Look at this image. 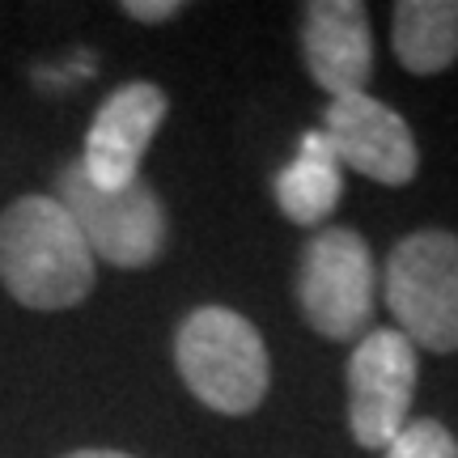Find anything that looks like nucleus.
I'll return each instance as SVG.
<instances>
[{"instance_id": "f257e3e1", "label": "nucleus", "mask_w": 458, "mask_h": 458, "mask_svg": "<svg viewBox=\"0 0 458 458\" xmlns=\"http://www.w3.org/2000/svg\"><path fill=\"white\" fill-rule=\"evenodd\" d=\"M98 259L55 196H21L0 213V284L30 310H68L89 297Z\"/></svg>"}, {"instance_id": "f03ea898", "label": "nucleus", "mask_w": 458, "mask_h": 458, "mask_svg": "<svg viewBox=\"0 0 458 458\" xmlns=\"http://www.w3.org/2000/svg\"><path fill=\"white\" fill-rule=\"evenodd\" d=\"M174 365L187 391L221 416H246L263 403L272 382L267 344L250 318L225 306H199L179 323Z\"/></svg>"}, {"instance_id": "7ed1b4c3", "label": "nucleus", "mask_w": 458, "mask_h": 458, "mask_svg": "<svg viewBox=\"0 0 458 458\" xmlns=\"http://www.w3.org/2000/svg\"><path fill=\"white\" fill-rule=\"evenodd\" d=\"M386 306L425 352H458V233L416 229L386 259Z\"/></svg>"}, {"instance_id": "20e7f679", "label": "nucleus", "mask_w": 458, "mask_h": 458, "mask_svg": "<svg viewBox=\"0 0 458 458\" xmlns=\"http://www.w3.org/2000/svg\"><path fill=\"white\" fill-rule=\"evenodd\" d=\"M377 301L374 250L357 229L323 225L301 246L297 306L301 318L327 340H360Z\"/></svg>"}, {"instance_id": "39448f33", "label": "nucleus", "mask_w": 458, "mask_h": 458, "mask_svg": "<svg viewBox=\"0 0 458 458\" xmlns=\"http://www.w3.org/2000/svg\"><path fill=\"white\" fill-rule=\"evenodd\" d=\"M60 204L77 221L94 259H106L114 267H148L165 246V208L157 191L145 179L102 191L85 179L77 162L60 170Z\"/></svg>"}, {"instance_id": "423d86ee", "label": "nucleus", "mask_w": 458, "mask_h": 458, "mask_svg": "<svg viewBox=\"0 0 458 458\" xmlns=\"http://www.w3.org/2000/svg\"><path fill=\"white\" fill-rule=\"evenodd\" d=\"M420 382L416 344L394 327L365 331L348 357V425L365 450H386L411 420Z\"/></svg>"}, {"instance_id": "0eeeda50", "label": "nucleus", "mask_w": 458, "mask_h": 458, "mask_svg": "<svg viewBox=\"0 0 458 458\" xmlns=\"http://www.w3.org/2000/svg\"><path fill=\"white\" fill-rule=\"evenodd\" d=\"M318 131L335 148L340 165L382 182V187H408L420 170V148H416L408 119L394 106L377 102L374 94L331 98Z\"/></svg>"}, {"instance_id": "6e6552de", "label": "nucleus", "mask_w": 458, "mask_h": 458, "mask_svg": "<svg viewBox=\"0 0 458 458\" xmlns=\"http://www.w3.org/2000/svg\"><path fill=\"white\" fill-rule=\"evenodd\" d=\"M165 102L162 85L153 81H123L111 98L98 106L94 123L85 131V153H81V170L85 179L114 191V187H128L140 179V162H145L153 136L162 128Z\"/></svg>"}, {"instance_id": "1a4fd4ad", "label": "nucleus", "mask_w": 458, "mask_h": 458, "mask_svg": "<svg viewBox=\"0 0 458 458\" xmlns=\"http://www.w3.org/2000/svg\"><path fill=\"white\" fill-rule=\"evenodd\" d=\"M301 60L331 98L365 94L374 72V30L360 0H314L301 17Z\"/></svg>"}, {"instance_id": "9d476101", "label": "nucleus", "mask_w": 458, "mask_h": 458, "mask_svg": "<svg viewBox=\"0 0 458 458\" xmlns=\"http://www.w3.org/2000/svg\"><path fill=\"white\" fill-rule=\"evenodd\" d=\"M276 191L280 213L289 216L293 225H318L340 208L344 196V165L335 157V148L327 145V136L318 128H310L297 145V157L276 174L272 182Z\"/></svg>"}, {"instance_id": "9b49d317", "label": "nucleus", "mask_w": 458, "mask_h": 458, "mask_svg": "<svg viewBox=\"0 0 458 458\" xmlns=\"http://www.w3.org/2000/svg\"><path fill=\"white\" fill-rule=\"evenodd\" d=\"M391 47L394 60L416 77L445 72L458 60V0H399Z\"/></svg>"}, {"instance_id": "f8f14e48", "label": "nucleus", "mask_w": 458, "mask_h": 458, "mask_svg": "<svg viewBox=\"0 0 458 458\" xmlns=\"http://www.w3.org/2000/svg\"><path fill=\"white\" fill-rule=\"evenodd\" d=\"M382 458H458V442L442 420L420 416L399 428V437L382 450Z\"/></svg>"}, {"instance_id": "ddd939ff", "label": "nucleus", "mask_w": 458, "mask_h": 458, "mask_svg": "<svg viewBox=\"0 0 458 458\" xmlns=\"http://www.w3.org/2000/svg\"><path fill=\"white\" fill-rule=\"evenodd\" d=\"M123 13L153 26V21H170L174 13H182V4L179 0H128V4H123Z\"/></svg>"}, {"instance_id": "4468645a", "label": "nucleus", "mask_w": 458, "mask_h": 458, "mask_svg": "<svg viewBox=\"0 0 458 458\" xmlns=\"http://www.w3.org/2000/svg\"><path fill=\"white\" fill-rule=\"evenodd\" d=\"M64 458H131V454H119V450H77V454H64Z\"/></svg>"}]
</instances>
